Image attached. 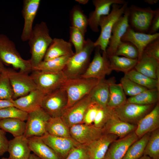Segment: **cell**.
<instances>
[{"instance_id": "6da1fadb", "label": "cell", "mask_w": 159, "mask_h": 159, "mask_svg": "<svg viewBox=\"0 0 159 159\" xmlns=\"http://www.w3.org/2000/svg\"><path fill=\"white\" fill-rule=\"evenodd\" d=\"M49 30L44 22L36 24L28 40L31 57L29 59L33 71L43 60L46 52L52 41Z\"/></svg>"}, {"instance_id": "7a4b0ae2", "label": "cell", "mask_w": 159, "mask_h": 159, "mask_svg": "<svg viewBox=\"0 0 159 159\" xmlns=\"http://www.w3.org/2000/svg\"><path fill=\"white\" fill-rule=\"evenodd\" d=\"M0 61L4 65L19 69L20 72L28 73L33 71L29 60L23 59L13 42L3 34H0Z\"/></svg>"}, {"instance_id": "3957f363", "label": "cell", "mask_w": 159, "mask_h": 159, "mask_svg": "<svg viewBox=\"0 0 159 159\" xmlns=\"http://www.w3.org/2000/svg\"><path fill=\"white\" fill-rule=\"evenodd\" d=\"M95 48L94 42L88 38L82 50L70 57L62 71L67 79L80 77L84 74L90 62L91 55Z\"/></svg>"}, {"instance_id": "277c9868", "label": "cell", "mask_w": 159, "mask_h": 159, "mask_svg": "<svg viewBox=\"0 0 159 159\" xmlns=\"http://www.w3.org/2000/svg\"><path fill=\"white\" fill-rule=\"evenodd\" d=\"M128 3L123 5L114 4L110 13L101 18L99 26L101 32L98 38L94 42L95 47H100L102 51H106L111 36L113 27L117 21L124 14L128 6Z\"/></svg>"}, {"instance_id": "5b68a950", "label": "cell", "mask_w": 159, "mask_h": 159, "mask_svg": "<svg viewBox=\"0 0 159 159\" xmlns=\"http://www.w3.org/2000/svg\"><path fill=\"white\" fill-rule=\"evenodd\" d=\"M100 81L95 78L81 77L67 79L62 86L65 90L67 96L66 109L89 95Z\"/></svg>"}, {"instance_id": "8992f818", "label": "cell", "mask_w": 159, "mask_h": 159, "mask_svg": "<svg viewBox=\"0 0 159 159\" xmlns=\"http://www.w3.org/2000/svg\"><path fill=\"white\" fill-rule=\"evenodd\" d=\"M30 76L37 89L45 95L61 87L67 79L62 71L51 72L34 70Z\"/></svg>"}, {"instance_id": "52a82bcc", "label": "cell", "mask_w": 159, "mask_h": 159, "mask_svg": "<svg viewBox=\"0 0 159 159\" xmlns=\"http://www.w3.org/2000/svg\"><path fill=\"white\" fill-rule=\"evenodd\" d=\"M128 9L130 27L136 32L148 34L151 21L159 9L153 10L150 7H142L132 4Z\"/></svg>"}, {"instance_id": "ba28073f", "label": "cell", "mask_w": 159, "mask_h": 159, "mask_svg": "<svg viewBox=\"0 0 159 159\" xmlns=\"http://www.w3.org/2000/svg\"><path fill=\"white\" fill-rule=\"evenodd\" d=\"M68 103L66 92L62 87L44 97L41 107L51 117H61Z\"/></svg>"}, {"instance_id": "9c48e42d", "label": "cell", "mask_w": 159, "mask_h": 159, "mask_svg": "<svg viewBox=\"0 0 159 159\" xmlns=\"http://www.w3.org/2000/svg\"><path fill=\"white\" fill-rule=\"evenodd\" d=\"M93 59L85 72L81 76L85 78H93L99 80L105 79L107 75L110 74L112 70L106 51H102L99 46L95 48Z\"/></svg>"}, {"instance_id": "30bf717a", "label": "cell", "mask_w": 159, "mask_h": 159, "mask_svg": "<svg viewBox=\"0 0 159 159\" xmlns=\"http://www.w3.org/2000/svg\"><path fill=\"white\" fill-rule=\"evenodd\" d=\"M6 71L13 90V100L37 89L34 80L28 73L18 72L10 68H6Z\"/></svg>"}, {"instance_id": "8fae6325", "label": "cell", "mask_w": 159, "mask_h": 159, "mask_svg": "<svg viewBox=\"0 0 159 159\" xmlns=\"http://www.w3.org/2000/svg\"><path fill=\"white\" fill-rule=\"evenodd\" d=\"M50 118L41 107L28 113L24 135L27 138L43 136L47 133V125Z\"/></svg>"}, {"instance_id": "7c38bea8", "label": "cell", "mask_w": 159, "mask_h": 159, "mask_svg": "<svg viewBox=\"0 0 159 159\" xmlns=\"http://www.w3.org/2000/svg\"><path fill=\"white\" fill-rule=\"evenodd\" d=\"M156 104L141 105L126 102L120 106L113 109V111L115 115L122 120L136 125Z\"/></svg>"}, {"instance_id": "4fadbf2b", "label": "cell", "mask_w": 159, "mask_h": 159, "mask_svg": "<svg viewBox=\"0 0 159 159\" xmlns=\"http://www.w3.org/2000/svg\"><path fill=\"white\" fill-rule=\"evenodd\" d=\"M92 102L89 94L66 109L61 117L69 127L83 123L86 111Z\"/></svg>"}, {"instance_id": "5bb4252c", "label": "cell", "mask_w": 159, "mask_h": 159, "mask_svg": "<svg viewBox=\"0 0 159 159\" xmlns=\"http://www.w3.org/2000/svg\"><path fill=\"white\" fill-rule=\"evenodd\" d=\"M92 2L95 9L88 18V24L93 32H98L99 31V23L101 18L110 13L112 5H123L127 1L124 0H93Z\"/></svg>"}, {"instance_id": "9a60e30c", "label": "cell", "mask_w": 159, "mask_h": 159, "mask_svg": "<svg viewBox=\"0 0 159 159\" xmlns=\"http://www.w3.org/2000/svg\"><path fill=\"white\" fill-rule=\"evenodd\" d=\"M71 137L81 145L87 144L100 138L104 133L102 128L95 127L93 124L81 123L70 127Z\"/></svg>"}, {"instance_id": "2e32d148", "label": "cell", "mask_w": 159, "mask_h": 159, "mask_svg": "<svg viewBox=\"0 0 159 159\" xmlns=\"http://www.w3.org/2000/svg\"><path fill=\"white\" fill-rule=\"evenodd\" d=\"M40 137L61 159H65L72 149L81 145L72 138L57 137L47 133Z\"/></svg>"}, {"instance_id": "e0dca14e", "label": "cell", "mask_w": 159, "mask_h": 159, "mask_svg": "<svg viewBox=\"0 0 159 159\" xmlns=\"http://www.w3.org/2000/svg\"><path fill=\"white\" fill-rule=\"evenodd\" d=\"M118 137L114 134H103L97 139L83 145L89 159H104L110 144Z\"/></svg>"}, {"instance_id": "ac0fdd59", "label": "cell", "mask_w": 159, "mask_h": 159, "mask_svg": "<svg viewBox=\"0 0 159 159\" xmlns=\"http://www.w3.org/2000/svg\"><path fill=\"white\" fill-rule=\"evenodd\" d=\"M40 0H24L22 10L24 19V26L21 36L23 42L28 41L33 31V24L39 8Z\"/></svg>"}, {"instance_id": "d6986e66", "label": "cell", "mask_w": 159, "mask_h": 159, "mask_svg": "<svg viewBox=\"0 0 159 159\" xmlns=\"http://www.w3.org/2000/svg\"><path fill=\"white\" fill-rule=\"evenodd\" d=\"M128 7L123 15L114 24L106 52L107 55H114L117 48L121 42V39L129 26L128 17Z\"/></svg>"}, {"instance_id": "ffe728a7", "label": "cell", "mask_w": 159, "mask_h": 159, "mask_svg": "<svg viewBox=\"0 0 159 159\" xmlns=\"http://www.w3.org/2000/svg\"><path fill=\"white\" fill-rule=\"evenodd\" d=\"M139 139L134 131L115 140L109 146L104 159H122L129 147Z\"/></svg>"}, {"instance_id": "44dd1931", "label": "cell", "mask_w": 159, "mask_h": 159, "mask_svg": "<svg viewBox=\"0 0 159 159\" xmlns=\"http://www.w3.org/2000/svg\"><path fill=\"white\" fill-rule=\"evenodd\" d=\"M159 104L157 103L153 109L142 118L136 124L134 132L139 138L145 134L159 129Z\"/></svg>"}, {"instance_id": "7402d4cb", "label": "cell", "mask_w": 159, "mask_h": 159, "mask_svg": "<svg viewBox=\"0 0 159 159\" xmlns=\"http://www.w3.org/2000/svg\"><path fill=\"white\" fill-rule=\"evenodd\" d=\"M136 127V125L120 119L113 111L102 129L104 134H114L122 138L134 131Z\"/></svg>"}, {"instance_id": "603a6c76", "label": "cell", "mask_w": 159, "mask_h": 159, "mask_svg": "<svg viewBox=\"0 0 159 159\" xmlns=\"http://www.w3.org/2000/svg\"><path fill=\"white\" fill-rule=\"evenodd\" d=\"M37 89L28 94L15 100H11L14 107L27 113L41 107L43 99L45 95Z\"/></svg>"}, {"instance_id": "cb8c5ba5", "label": "cell", "mask_w": 159, "mask_h": 159, "mask_svg": "<svg viewBox=\"0 0 159 159\" xmlns=\"http://www.w3.org/2000/svg\"><path fill=\"white\" fill-rule=\"evenodd\" d=\"M159 37V33L150 34L137 32L130 26L121 39L122 41L130 42L137 48L138 52V60L141 58L143 51L146 46L152 41Z\"/></svg>"}, {"instance_id": "d4e9b609", "label": "cell", "mask_w": 159, "mask_h": 159, "mask_svg": "<svg viewBox=\"0 0 159 159\" xmlns=\"http://www.w3.org/2000/svg\"><path fill=\"white\" fill-rule=\"evenodd\" d=\"M31 151L28 138L24 135L9 141L7 152L11 159H28Z\"/></svg>"}, {"instance_id": "484cf974", "label": "cell", "mask_w": 159, "mask_h": 159, "mask_svg": "<svg viewBox=\"0 0 159 159\" xmlns=\"http://www.w3.org/2000/svg\"><path fill=\"white\" fill-rule=\"evenodd\" d=\"M72 49V44L62 38L53 39L49 47L43 60L47 61L54 59L66 56H72L74 54Z\"/></svg>"}, {"instance_id": "4316f807", "label": "cell", "mask_w": 159, "mask_h": 159, "mask_svg": "<svg viewBox=\"0 0 159 159\" xmlns=\"http://www.w3.org/2000/svg\"><path fill=\"white\" fill-rule=\"evenodd\" d=\"M28 138L31 151L41 159H61L41 137L34 136Z\"/></svg>"}, {"instance_id": "83f0119b", "label": "cell", "mask_w": 159, "mask_h": 159, "mask_svg": "<svg viewBox=\"0 0 159 159\" xmlns=\"http://www.w3.org/2000/svg\"><path fill=\"white\" fill-rule=\"evenodd\" d=\"M134 68L149 77L159 80V62L153 57L142 55Z\"/></svg>"}, {"instance_id": "f1b7e54d", "label": "cell", "mask_w": 159, "mask_h": 159, "mask_svg": "<svg viewBox=\"0 0 159 159\" xmlns=\"http://www.w3.org/2000/svg\"><path fill=\"white\" fill-rule=\"evenodd\" d=\"M106 80L110 92L109 99L107 106L114 109L125 103L127 99L120 84L116 83L114 77Z\"/></svg>"}, {"instance_id": "f546056e", "label": "cell", "mask_w": 159, "mask_h": 159, "mask_svg": "<svg viewBox=\"0 0 159 159\" xmlns=\"http://www.w3.org/2000/svg\"><path fill=\"white\" fill-rule=\"evenodd\" d=\"M93 102L102 107L107 106L110 97L109 85L106 80H100L89 94Z\"/></svg>"}, {"instance_id": "4dcf8cb0", "label": "cell", "mask_w": 159, "mask_h": 159, "mask_svg": "<svg viewBox=\"0 0 159 159\" xmlns=\"http://www.w3.org/2000/svg\"><path fill=\"white\" fill-rule=\"evenodd\" d=\"M47 132L54 136L71 138L70 127L61 117H51L46 127Z\"/></svg>"}, {"instance_id": "1f68e13d", "label": "cell", "mask_w": 159, "mask_h": 159, "mask_svg": "<svg viewBox=\"0 0 159 159\" xmlns=\"http://www.w3.org/2000/svg\"><path fill=\"white\" fill-rule=\"evenodd\" d=\"M159 90L147 89L127 99V102L141 105H155L158 102Z\"/></svg>"}, {"instance_id": "d6a6232c", "label": "cell", "mask_w": 159, "mask_h": 159, "mask_svg": "<svg viewBox=\"0 0 159 159\" xmlns=\"http://www.w3.org/2000/svg\"><path fill=\"white\" fill-rule=\"evenodd\" d=\"M26 126L25 121L17 118L5 119L0 121V128L5 132L11 133L14 137L24 135Z\"/></svg>"}, {"instance_id": "836d02e7", "label": "cell", "mask_w": 159, "mask_h": 159, "mask_svg": "<svg viewBox=\"0 0 159 159\" xmlns=\"http://www.w3.org/2000/svg\"><path fill=\"white\" fill-rule=\"evenodd\" d=\"M107 56L112 71L122 72L125 74L134 69L138 61L137 59H131L115 55Z\"/></svg>"}, {"instance_id": "e575fe53", "label": "cell", "mask_w": 159, "mask_h": 159, "mask_svg": "<svg viewBox=\"0 0 159 159\" xmlns=\"http://www.w3.org/2000/svg\"><path fill=\"white\" fill-rule=\"evenodd\" d=\"M70 20L71 26L77 29L85 36L88 25V19L79 6L72 7L70 13Z\"/></svg>"}, {"instance_id": "d590c367", "label": "cell", "mask_w": 159, "mask_h": 159, "mask_svg": "<svg viewBox=\"0 0 159 159\" xmlns=\"http://www.w3.org/2000/svg\"><path fill=\"white\" fill-rule=\"evenodd\" d=\"M125 76L138 85L148 89L159 90V80L149 77L137 71L134 68L125 74Z\"/></svg>"}, {"instance_id": "8d00e7d4", "label": "cell", "mask_w": 159, "mask_h": 159, "mask_svg": "<svg viewBox=\"0 0 159 159\" xmlns=\"http://www.w3.org/2000/svg\"><path fill=\"white\" fill-rule=\"evenodd\" d=\"M66 56L56 58L47 61L43 60L33 69L51 72L62 71L70 57Z\"/></svg>"}, {"instance_id": "74e56055", "label": "cell", "mask_w": 159, "mask_h": 159, "mask_svg": "<svg viewBox=\"0 0 159 159\" xmlns=\"http://www.w3.org/2000/svg\"><path fill=\"white\" fill-rule=\"evenodd\" d=\"M150 133L145 134L131 145L122 159H138L143 155Z\"/></svg>"}, {"instance_id": "f35d334b", "label": "cell", "mask_w": 159, "mask_h": 159, "mask_svg": "<svg viewBox=\"0 0 159 159\" xmlns=\"http://www.w3.org/2000/svg\"><path fill=\"white\" fill-rule=\"evenodd\" d=\"M143 155L151 159H159V129L152 132L145 148Z\"/></svg>"}, {"instance_id": "ab89813d", "label": "cell", "mask_w": 159, "mask_h": 159, "mask_svg": "<svg viewBox=\"0 0 159 159\" xmlns=\"http://www.w3.org/2000/svg\"><path fill=\"white\" fill-rule=\"evenodd\" d=\"M13 92L5 67L0 75V100H13Z\"/></svg>"}, {"instance_id": "60d3db41", "label": "cell", "mask_w": 159, "mask_h": 159, "mask_svg": "<svg viewBox=\"0 0 159 159\" xmlns=\"http://www.w3.org/2000/svg\"><path fill=\"white\" fill-rule=\"evenodd\" d=\"M114 55L138 59V52L136 47L130 42L121 41L117 46Z\"/></svg>"}, {"instance_id": "b9f144b4", "label": "cell", "mask_w": 159, "mask_h": 159, "mask_svg": "<svg viewBox=\"0 0 159 159\" xmlns=\"http://www.w3.org/2000/svg\"><path fill=\"white\" fill-rule=\"evenodd\" d=\"M120 83L125 94L130 97L148 89L138 85L125 76L121 78Z\"/></svg>"}, {"instance_id": "7bdbcfd3", "label": "cell", "mask_w": 159, "mask_h": 159, "mask_svg": "<svg viewBox=\"0 0 159 159\" xmlns=\"http://www.w3.org/2000/svg\"><path fill=\"white\" fill-rule=\"evenodd\" d=\"M75 49V53L81 51L86 42L85 36L77 29L72 26L69 27V41Z\"/></svg>"}, {"instance_id": "ee69618b", "label": "cell", "mask_w": 159, "mask_h": 159, "mask_svg": "<svg viewBox=\"0 0 159 159\" xmlns=\"http://www.w3.org/2000/svg\"><path fill=\"white\" fill-rule=\"evenodd\" d=\"M28 114L14 106L8 107L0 110V121L5 119L15 118L25 121L27 120Z\"/></svg>"}, {"instance_id": "f6af8a7d", "label": "cell", "mask_w": 159, "mask_h": 159, "mask_svg": "<svg viewBox=\"0 0 159 159\" xmlns=\"http://www.w3.org/2000/svg\"><path fill=\"white\" fill-rule=\"evenodd\" d=\"M113 112V109L106 106H100L97 112L93 125L96 127L102 128Z\"/></svg>"}, {"instance_id": "bcb514c9", "label": "cell", "mask_w": 159, "mask_h": 159, "mask_svg": "<svg viewBox=\"0 0 159 159\" xmlns=\"http://www.w3.org/2000/svg\"><path fill=\"white\" fill-rule=\"evenodd\" d=\"M142 55L153 57L159 62V37L152 41L146 46Z\"/></svg>"}, {"instance_id": "7dc6e473", "label": "cell", "mask_w": 159, "mask_h": 159, "mask_svg": "<svg viewBox=\"0 0 159 159\" xmlns=\"http://www.w3.org/2000/svg\"><path fill=\"white\" fill-rule=\"evenodd\" d=\"M100 106L96 102H92L85 113L83 123L88 125L93 124L97 111Z\"/></svg>"}, {"instance_id": "c3c4849f", "label": "cell", "mask_w": 159, "mask_h": 159, "mask_svg": "<svg viewBox=\"0 0 159 159\" xmlns=\"http://www.w3.org/2000/svg\"><path fill=\"white\" fill-rule=\"evenodd\" d=\"M65 159H89L83 145L74 148L70 152Z\"/></svg>"}, {"instance_id": "681fc988", "label": "cell", "mask_w": 159, "mask_h": 159, "mask_svg": "<svg viewBox=\"0 0 159 159\" xmlns=\"http://www.w3.org/2000/svg\"><path fill=\"white\" fill-rule=\"evenodd\" d=\"M8 142L5 132L0 128V156L7 152Z\"/></svg>"}, {"instance_id": "f907efd6", "label": "cell", "mask_w": 159, "mask_h": 159, "mask_svg": "<svg viewBox=\"0 0 159 159\" xmlns=\"http://www.w3.org/2000/svg\"><path fill=\"white\" fill-rule=\"evenodd\" d=\"M159 29V10L153 17L148 34H153L158 33Z\"/></svg>"}, {"instance_id": "816d5d0a", "label": "cell", "mask_w": 159, "mask_h": 159, "mask_svg": "<svg viewBox=\"0 0 159 159\" xmlns=\"http://www.w3.org/2000/svg\"><path fill=\"white\" fill-rule=\"evenodd\" d=\"M13 106L14 105L11 100H0V110L6 107Z\"/></svg>"}, {"instance_id": "f5cc1de1", "label": "cell", "mask_w": 159, "mask_h": 159, "mask_svg": "<svg viewBox=\"0 0 159 159\" xmlns=\"http://www.w3.org/2000/svg\"><path fill=\"white\" fill-rule=\"evenodd\" d=\"M159 1L158 0H145L144 1L150 5H153L156 4Z\"/></svg>"}, {"instance_id": "db71d44e", "label": "cell", "mask_w": 159, "mask_h": 159, "mask_svg": "<svg viewBox=\"0 0 159 159\" xmlns=\"http://www.w3.org/2000/svg\"><path fill=\"white\" fill-rule=\"evenodd\" d=\"M75 1L80 4H85L89 2L88 0H76Z\"/></svg>"}, {"instance_id": "11a10c76", "label": "cell", "mask_w": 159, "mask_h": 159, "mask_svg": "<svg viewBox=\"0 0 159 159\" xmlns=\"http://www.w3.org/2000/svg\"><path fill=\"white\" fill-rule=\"evenodd\" d=\"M28 159H41L34 153L31 154Z\"/></svg>"}, {"instance_id": "9f6ffc18", "label": "cell", "mask_w": 159, "mask_h": 159, "mask_svg": "<svg viewBox=\"0 0 159 159\" xmlns=\"http://www.w3.org/2000/svg\"><path fill=\"white\" fill-rule=\"evenodd\" d=\"M5 67L4 64L0 61V75Z\"/></svg>"}, {"instance_id": "6f0895ef", "label": "cell", "mask_w": 159, "mask_h": 159, "mask_svg": "<svg viewBox=\"0 0 159 159\" xmlns=\"http://www.w3.org/2000/svg\"><path fill=\"white\" fill-rule=\"evenodd\" d=\"M138 159H151L150 157L149 156L145 155H143L141 157Z\"/></svg>"}, {"instance_id": "680465c9", "label": "cell", "mask_w": 159, "mask_h": 159, "mask_svg": "<svg viewBox=\"0 0 159 159\" xmlns=\"http://www.w3.org/2000/svg\"><path fill=\"white\" fill-rule=\"evenodd\" d=\"M1 159H11L9 158H6L4 157H3Z\"/></svg>"}]
</instances>
